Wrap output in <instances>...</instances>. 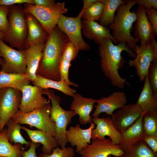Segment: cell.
<instances>
[{
  "label": "cell",
  "instance_id": "cell-3",
  "mask_svg": "<svg viewBox=\"0 0 157 157\" xmlns=\"http://www.w3.org/2000/svg\"><path fill=\"white\" fill-rule=\"evenodd\" d=\"M137 2V0H126L117 9L113 22L108 26L117 44L126 43L133 51L140 42L131 34L133 25L137 19L136 11L131 12V9Z\"/></svg>",
  "mask_w": 157,
  "mask_h": 157
},
{
  "label": "cell",
  "instance_id": "cell-8",
  "mask_svg": "<svg viewBox=\"0 0 157 157\" xmlns=\"http://www.w3.org/2000/svg\"><path fill=\"white\" fill-rule=\"evenodd\" d=\"M81 12L75 17H69L63 14L60 15L57 26L62 32L66 35L69 41L79 51H89L91 47L83 40L81 32Z\"/></svg>",
  "mask_w": 157,
  "mask_h": 157
},
{
  "label": "cell",
  "instance_id": "cell-10",
  "mask_svg": "<svg viewBox=\"0 0 157 157\" xmlns=\"http://www.w3.org/2000/svg\"><path fill=\"white\" fill-rule=\"evenodd\" d=\"M0 51L5 60L1 70L10 73H26L25 49L15 50L0 39Z\"/></svg>",
  "mask_w": 157,
  "mask_h": 157
},
{
  "label": "cell",
  "instance_id": "cell-4",
  "mask_svg": "<svg viewBox=\"0 0 157 157\" xmlns=\"http://www.w3.org/2000/svg\"><path fill=\"white\" fill-rule=\"evenodd\" d=\"M43 94L48 97L51 103L50 116L55 126L54 137L58 145L63 148L68 142L66 135L67 127L72 117L76 114L73 111L66 110L61 108L60 105L61 99L55 94L54 90L44 89Z\"/></svg>",
  "mask_w": 157,
  "mask_h": 157
},
{
  "label": "cell",
  "instance_id": "cell-35",
  "mask_svg": "<svg viewBox=\"0 0 157 157\" xmlns=\"http://www.w3.org/2000/svg\"><path fill=\"white\" fill-rule=\"evenodd\" d=\"M53 152L50 154L41 153L39 157H74L75 153L74 149L68 147L60 149L58 147L53 150Z\"/></svg>",
  "mask_w": 157,
  "mask_h": 157
},
{
  "label": "cell",
  "instance_id": "cell-40",
  "mask_svg": "<svg viewBox=\"0 0 157 157\" xmlns=\"http://www.w3.org/2000/svg\"><path fill=\"white\" fill-rule=\"evenodd\" d=\"M142 140L155 153H157V136L145 135Z\"/></svg>",
  "mask_w": 157,
  "mask_h": 157
},
{
  "label": "cell",
  "instance_id": "cell-41",
  "mask_svg": "<svg viewBox=\"0 0 157 157\" xmlns=\"http://www.w3.org/2000/svg\"><path fill=\"white\" fill-rule=\"evenodd\" d=\"M40 145L39 143L31 142L29 149L27 151L24 150L22 152L23 157H39L37 156L36 153V148Z\"/></svg>",
  "mask_w": 157,
  "mask_h": 157
},
{
  "label": "cell",
  "instance_id": "cell-15",
  "mask_svg": "<svg viewBox=\"0 0 157 157\" xmlns=\"http://www.w3.org/2000/svg\"><path fill=\"white\" fill-rule=\"evenodd\" d=\"M92 122L96 127L91 132V138L92 140L97 139L103 140H106V136H108L113 144H119L122 135L114 126L110 116L106 117H93Z\"/></svg>",
  "mask_w": 157,
  "mask_h": 157
},
{
  "label": "cell",
  "instance_id": "cell-6",
  "mask_svg": "<svg viewBox=\"0 0 157 157\" xmlns=\"http://www.w3.org/2000/svg\"><path fill=\"white\" fill-rule=\"evenodd\" d=\"M51 107L49 102L29 112L22 113L19 110L11 119L17 123L27 124L48 132L54 137L55 126L50 118Z\"/></svg>",
  "mask_w": 157,
  "mask_h": 157
},
{
  "label": "cell",
  "instance_id": "cell-46",
  "mask_svg": "<svg viewBox=\"0 0 157 157\" xmlns=\"http://www.w3.org/2000/svg\"><path fill=\"white\" fill-rule=\"evenodd\" d=\"M99 0H83V6L81 11L83 12L94 3Z\"/></svg>",
  "mask_w": 157,
  "mask_h": 157
},
{
  "label": "cell",
  "instance_id": "cell-18",
  "mask_svg": "<svg viewBox=\"0 0 157 157\" xmlns=\"http://www.w3.org/2000/svg\"><path fill=\"white\" fill-rule=\"evenodd\" d=\"M95 128V124L92 122L90 127L86 129L80 128L79 124L75 127L71 126L67 130L66 135L68 142L72 147L76 146V152L78 154L87 146L91 144V132Z\"/></svg>",
  "mask_w": 157,
  "mask_h": 157
},
{
  "label": "cell",
  "instance_id": "cell-33",
  "mask_svg": "<svg viewBox=\"0 0 157 157\" xmlns=\"http://www.w3.org/2000/svg\"><path fill=\"white\" fill-rule=\"evenodd\" d=\"M142 121L145 135L157 136V111H145Z\"/></svg>",
  "mask_w": 157,
  "mask_h": 157
},
{
  "label": "cell",
  "instance_id": "cell-22",
  "mask_svg": "<svg viewBox=\"0 0 157 157\" xmlns=\"http://www.w3.org/2000/svg\"><path fill=\"white\" fill-rule=\"evenodd\" d=\"M145 111H143L141 116L122 135L119 145L124 151L131 148L138 142L142 140L145 134L142 118Z\"/></svg>",
  "mask_w": 157,
  "mask_h": 157
},
{
  "label": "cell",
  "instance_id": "cell-7",
  "mask_svg": "<svg viewBox=\"0 0 157 157\" xmlns=\"http://www.w3.org/2000/svg\"><path fill=\"white\" fill-rule=\"evenodd\" d=\"M64 2L56 3L48 7L37 6L31 3L24 4L25 13L33 15L49 35L57 26L60 16L66 13L68 9Z\"/></svg>",
  "mask_w": 157,
  "mask_h": 157
},
{
  "label": "cell",
  "instance_id": "cell-38",
  "mask_svg": "<svg viewBox=\"0 0 157 157\" xmlns=\"http://www.w3.org/2000/svg\"><path fill=\"white\" fill-rule=\"evenodd\" d=\"M79 51L74 45L69 41L64 49L61 56L71 62L77 56Z\"/></svg>",
  "mask_w": 157,
  "mask_h": 157
},
{
  "label": "cell",
  "instance_id": "cell-5",
  "mask_svg": "<svg viewBox=\"0 0 157 157\" xmlns=\"http://www.w3.org/2000/svg\"><path fill=\"white\" fill-rule=\"evenodd\" d=\"M24 7L22 4L10 6L8 14L9 27L3 40L11 47L25 49L24 42L28 34V27Z\"/></svg>",
  "mask_w": 157,
  "mask_h": 157
},
{
  "label": "cell",
  "instance_id": "cell-17",
  "mask_svg": "<svg viewBox=\"0 0 157 157\" xmlns=\"http://www.w3.org/2000/svg\"><path fill=\"white\" fill-rule=\"evenodd\" d=\"M139 6L136 11L137 19L133 27V37L139 41L140 46H144L155 39L156 35L148 19L145 9L143 6Z\"/></svg>",
  "mask_w": 157,
  "mask_h": 157
},
{
  "label": "cell",
  "instance_id": "cell-25",
  "mask_svg": "<svg viewBox=\"0 0 157 157\" xmlns=\"http://www.w3.org/2000/svg\"><path fill=\"white\" fill-rule=\"evenodd\" d=\"M144 82L143 88L136 103L142 111H157V97L153 93L148 75Z\"/></svg>",
  "mask_w": 157,
  "mask_h": 157
},
{
  "label": "cell",
  "instance_id": "cell-42",
  "mask_svg": "<svg viewBox=\"0 0 157 157\" xmlns=\"http://www.w3.org/2000/svg\"><path fill=\"white\" fill-rule=\"evenodd\" d=\"M28 3L34 5L33 0H0V5L10 6L15 4Z\"/></svg>",
  "mask_w": 157,
  "mask_h": 157
},
{
  "label": "cell",
  "instance_id": "cell-39",
  "mask_svg": "<svg viewBox=\"0 0 157 157\" xmlns=\"http://www.w3.org/2000/svg\"><path fill=\"white\" fill-rule=\"evenodd\" d=\"M146 12L148 19L152 25L156 35L157 34V11L152 8L146 9Z\"/></svg>",
  "mask_w": 157,
  "mask_h": 157
},
{
  "label": "cell",
  "instance_id": "cell-21",
  "mask_svg": "<svg viewBox=\"0 0 157 157\" xmlns=\"http://www.w3.org/2000/svg\"><path fill=\"white\" fill-rule=\"evenodd\" d=\"M81 32L85 37L94 40L99 44L103 40L106 38L111 39L114 43L117 44L112 35L110 30L94 21H81Z\"/></svg>",
  "mask_w": 157,
  "mask_h": 157
},
{
  "label": "cell",
  "instance_id": "cell-43",
  "mask_svg": "<svg viewBox=\"0 0 157 157\" xmlns=\"http://www.w3.org/2000/svg\"><path fill=\"white\" fill-rule=\"evenodd\" d=\"M137 3L139 5H142L146 9L154 8L157 9V0H137Z\"/></svg>",
  "mask_w": 157,
  "mask_h": 157
},
{
  "label": "cell",
  "instance_id": "cell-32",
  "mask_svg": "<svg viewBox=\"0 0 157 157\" xmlns=\"http://www.w3.org/2000/svg\"><path fill=\"white\" fill-rule=\"evenodd\" d=\"M99 0L91 5L82 13V18L85 21H99L103 13L104 5Z\"/></svg>",
  "mask_w": 157,
  "mask_h": 157
},
{
  "label": "cell",
  "instance_id": "cell-19",
  "mask_svg": "<svg viewBox=\"0 0 157 157\" xmlns=\"http://www.w3.org/2000/svg\"><path fill=\"white\" fill-rule=\"evenodd\" d=\"M71 105V110L74 111L79 116L78 120L83 125L92 122V118L90 114L93 109L96 99L82 96L76 93L74 95Z\"/></svg>",
  "mask_w": 157,
  "mask_h": 157
},
{
  "label": "cell",
  "instance_id": "cell-48",
  "mask_svg": "<svg viewBox=\"0 0 157 157\" xmlns=\"http://www.w3.org/2000/svg\"><path fill=\"white\" fill-rule=\"evenodd\" d=\"M5 34L0 31V39L3 40Z\"/></svg>",
  "mask_w": 157,
  "mask_h": 157
},
{
  "label": "cell",
  "instance_id": "cell-28",
  "mask_svg": "<svg viewBox=\"0 0 157 157\" xmlns=\"http://www.w3.org/2000/svg\"><path fill=\"white\" fill-rule=\"evenodd\" d=\"M7 128L0 133V156L3 157H23L22 152L24 149L22 144L17 143L12 144L6 136Z\"/></svg>",
  "mask_w": 157,
  "mask_h": 157
},
{
  "label": "cell",
  "instance_id": "cell-12",
  "mask_svg": "<svg viewBox=\"0 0 157 157\" xmlns=\"http://www.w3.org/2000/svg\"><path fill=\"white\" fill-rule=\"evenodd\" d=\"M22 93L19 111L22 113H28L42 106L49 103L43 96V89L42 88L30 84L24 86Z\"/></svg>",
  "mask_w": 157,
  "mask_h": 157
},
{
  "label": "cell",
  "instance_id": "cell-29",
  "mask_svg": "<svg viewBox=\"0 0 157 157\" xmlns=\"http://www.w3.org/2000/svg\"><path fill=\"white\" fill-rule=\"evenodd\" d=\"M126 0H102L104 8L99 24L107 27L113 22L115 13L119 6L125 2Z\"/></svg>",
  "mask_w": 157,
  "mask_h": 157
},
{
  "label": "cell",
  "instance_id": "cell-1",
  "mask_svg": "<svg viewBox=\"0 0 157 157\" xmlns=\"http://www.w3.org/2000/svg\"><path fill=\"white\" fill-rule=\"evenodd\" d=\"M99 55L102 72L112 85L119 89L124 88L129 83L125 78L119 75L118 70L124 66L126 61L122 55L123 51L127 52L130 57L135 58L136 54L126 43L113 44L108 38L104 39L99 44Z\"/></svg>",
  "mask_w": 157,
  "mask_h": 157
},
{
  "label": "cell",
  "instance_id": "cell-49",
  "mask_svg": "<svg viewBox=\"0 0 157 157\" xmlns=\"http://www.w3.org/2000/svg\"><path fill=\"white\" fill-rule=\"evenodd\" d=\"M107 157H124V156H123V155L122 156H115V157H113V156H111V155H109Z\"/></svg>",
  "mask_w": 157,
  "mask_h": 157
},
{
  "label": "cell",
  "instance_id": "cell-45",
  "mask_svg": "<svg viewBox=\"0 0 157 157\" xmlns=\"http://www.w3.org/2000/svg\"><path fill=\"white\" fill-rule=\"evenodd\" d=\"M150 42L155 59L157 60V42L155 38L151 40Z\"/></svg>",
  "mask_w": 157,
  "mask_h": 157
},
{
  "label": "cell",
  "instance_id": "cell-50",
  "mask_svg": "<svg viewBox=\"0 0 157 157\" xmlns=\"http://www.w3.org/2000/svg\"><path fill=\"white\" fill-rule=\"evenodd\" d=\"M3 57V55L1 52L0 51V57Z\"/></svg>",
  "mask_w": 157,
  "mask_h": 157
},
{
  "label": "cell",
  "instance_id": "cell-23",
  "mask_svg": "<svg viewBox=\"0 0 157 157\" xmlns=\"http://www.w3.org/2000/svg\"><path fill=\"white\" fill-rule=\"evenodd\" d=\"M45 42L31 45L25 49L26 74L31 82L36 77V72L42 55Z\"/></svg>",
  "mask_w": 157,
  "mask_h": 157
},
{
  "label": "cell",
  "instance_id": "cell-31",
  "mask_svg": "<svg viewBox=\"0 0 157 157\" xmlns=\"http://www.w3.org/2000/svg\"><path fill=\"white\" fill-rule=\"evenodd\" d=\"M6 125L7 126V137L11 144L13 142L14 144L19 143L25 144L27 147L30 146L31 142L26 141L21 133L20 124L15 122L10 119Z\"/></svg>",
  "mask_w": 157,
  "mask_h": 157
},
{
  "label": "cell",
  "instance_id": "cell-30",
  "mask_svg": "<svg viewBox=\"0 0 157 157\" xmlns=\"http://www.w3.org/2000/svg\"><path fill=\"white\" fill-rule=\"evenodd\" d=\"M124 152V157H157V153L154 152L143 140Z\"/></svg>",
  "mask_w": 157,
  "mask_h": 157
},
{
  "label": "cell",
  "instance_id": "cell-16",
  "mask_svg": "<svg viewBox=\"0 0 157 157\" xmlns=\"http://www.w3.org/2000/svg\"><path fill=\"white\" fill-rule=\"evenodd\" d=\"M125 93L121 91L114 92L106 97H102L96 99L95 109L92 115V117H99L102 113L111 116L115 110L126 105L127 103Z\"/></svg>",
  "mask_w": 157,
  "mask_h": 157
},
{
  "label": "cell",
  "instance_id": "cell-2",
  "mask_svg": "<svg viewBox=\"0 0 157 157\" xmlns=\"http://www.w3.org/2000/svg\"><path fill=\"white\" fill-rule=\"evenodd\" d=\"M69 42L66 35L56 26L49 34L45 42L36 74L49 79L60 81L59 62Z\"/></svg>",
  "mask_w": 157,
  "mask_h": 157
},
{
  "label": "cell",
  "instance_id": "cell-47",
  "mask_svg": "<svg viewBox=\"0 0 157 157\" xmlns=\"http://www.w3.org/2000/svg\"><path fill=\"white\" fill-rule=\"evenodd\" d=\"M5 60L3 58L0 57V65H1L4 64Z\"/></svg>",
  "mask_w": 157,
  "mask_h": 157
},
{
  "label": "cell",
  "instance_id": "cell-13",
  "mask_svg": "<svg viewBox=\"0 0 157 157\" xmlns=\"http://www.w3.org/2000/svg\"><path fill=\"white\" fill-rule=\"evenodd\" d=\"M133 51L136 56L133 60H129L128 65L134 67L141 82L148 75L150 65L155 59L150 42L144 46L136 45Z\"/></svg>",
  "mask_w": 157,
  "mask_h": 157
},
{
  "label": "cell",
  "instance_id": "cell-44",
  "mask_svg": "<svg viewBox=\"0 0 157 157\" xmlns=\"http://www.w3.org/2000/svg\"><path fill=\"white\" fill-rule=\"evenodd\" d=\"M34 5L39 6L48 7L55 4V1L53 0H33Z\"/></svg>",
  "mask_w": 157,
  "mask_h": 157
},
{
  "label": "cell",
  "instance_id": "cell-26",
  "mask_svg": "<svg viewBox=\"0 0 157 157\" xmlns=\"http://www.w3.org/2000/svg\"><path fill=\"white\" fill-rule=\"evenodd\" d=\"M31 82L26 74L8 73L0 70V88L11 87L21 91L23 87Z\"/></svg>",
  "mask_w": 157,
  "mask_h": 157
},
{
  "label": "cell",
  "instance_id": "cell-36",
  "mask_svg": "<svg viewBox=\"0 0 157 157\" xmlns=\"http://www.w3.org/2000/svg\"><path fill=\"white\" fill-rule=\"evenodd\" d=\"M148 75L153 93L157 97V60H153L151 63Z\"/></svg>",
  "mask_w": 157,
  "mask_h": 157
},
{
  "label": "cell",
  "instance_id": "cell-51",
  "mask_svg": "<svg viewBox=\"0 0 157 157\" xmlns=\"http://www.w3.org/2000/svg\"><path fill=\"white\" fill-rule=\"evenodd\" d=\"M0 157H1V156H0Z\"/></svg>",
  "mask_w": 157,
  "mask_h": 157
},
{
  "label": "cell",
  "instance_id": "cell-27",
  "mask_svg": "<svg viewBox=\"0 0 157 157\" xmlns=\"http://www.w3.org/2000/svg\"><path fill=\"white\" fill-rule=\"evenodd\" d=\"M32 82L33 85L39 86L43 89L49 88L54 89L72 97L76 93V90L71 88L64 81L51 80L37 74L35 79Z\"/></svg>",
  "mask_w": 157,
  "mask_h": 157
},
{
  "label": "cell",
  "instance_id": "cell-11",
  "mask_svg": "<svg viewBox=\"0 0 157 157\" xmlns=\"http://www.w3.org/2000/svg\"><path fill=\"white\" fill-rule=\"evenodd\" d=\"M142 111L136 103L126 105L111 116L113 125L122 135L141 115Z\"/></svg>",
  "mask_w": 157,
  "mask_h": 157
},
{
  "label": "cell",
  "instance_id": "cell-20",
  "mask_svg": "<svg viewBox=\"0 0 157 157\" xmlns=\"http://www.w3.org/2000/svg\"><path fill=\"white\" fill-rule=\"evenodd\" d=\"M25 16L28 27L27 36L24 44L25 49L32 45L45 42L49 35L38 20L28 13H25Z\"/></svg>",
  "mask_w": 157,
  "mask_h": 157
},
{
  "label": "cell",
  "instance_id": "cell-37",
  "mask_svg": "<svg viewBox=\"0 0 157 157\" xmlns=\"http://www.w3.org/2000/svg\"><path fill=\"white\" fill-rule=\"evenodd\" d=\"M10 6L0 5V31L5 34L9 27L8 18Z\"/></svg>",
  "mask_w": 157,
  "mask_h": 157
},
{
  "label": "cell",
  "instance_id": "cell-9",
  "mask_svg": "<svg viewBox=\"0 0 157 157\" xmlns=\"http://www.w3.org/2000/svg\"><path fill=\"white\" fill-rule=\"evenodd\" d=\"M22 94L21 91L12 88H0V133L19 110Z\"/></svg>",
  "mask_w": 157,
  "mask_h": 157
},
{
  "label": "cell",
  "instance_id": "cell-14",
  "mask_svg": "<svg viewBox=\"0 0 157 157\" xmlns=\"http://www.w3.org/2000/svg\"><path fill=\"white\" fill-rule=\"evenodd\" d=\"M124 153L119 144H113L109 139L102 140L97 139L78 154L81 157H107L109 155L115 156L122 155Z\"/></svg>",
  "mask_w": 157,
  "mask_h": 157
},
{
  "label": "cell",
  "instance_id": "cell-34",
  "mask_svg": "<svg viewBox=\"0 0 157 157\" xmlns=\"http://www.w3.org/2000/svg\"><path fill=\"white\" fill-rule=\"evenodd\" d=\"M71 66L70 62L61 56L58 66L60 80L65 81L69 85H72L77 88L79 86L78 85L71 81L69 78V69Z\"/></svg>",
  "mask_w": 157,
  "mask_h": 157
},
{
  "label": "cell",
  "instance_id": "cell-24",
  "mask_svg": "<svg viewBox=\"0 0 157 157\" xmlns=\"http://www.w3.org/2000/svg\"><path fill=\"white\" fill-rule=\"evenodd\" d=\"M27 133L32 142L40 143L42 145L43 153L50 154L54 148L58 146L54 138L50 133L41 130H32L21 126Z\"/></svg>",
  "mask_w": 157,
  "mask_h": 157
}]
</instances>
